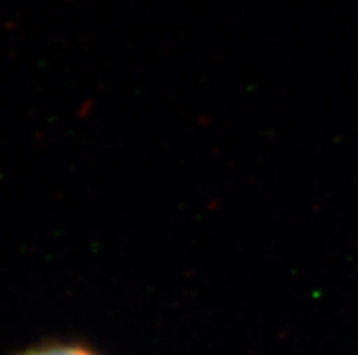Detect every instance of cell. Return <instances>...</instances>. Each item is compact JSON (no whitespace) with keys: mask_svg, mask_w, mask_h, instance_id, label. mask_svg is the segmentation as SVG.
<instances>
[{"mask_svg":"<svg viewBox=\"0 0 358 355\" xmlns=\"http://www.w3.org/2000/svg\"><path fill=\"white\" fill-rule=\"evenodd\" d=\"M17 355H102L99 350L80 341H62V339H55V341L36 342L33 347L24 348Z\"/></svg>","mask_w":358,"mask_h":355,"instance_id":"cell-1","label":"cell"}]
</instances>
